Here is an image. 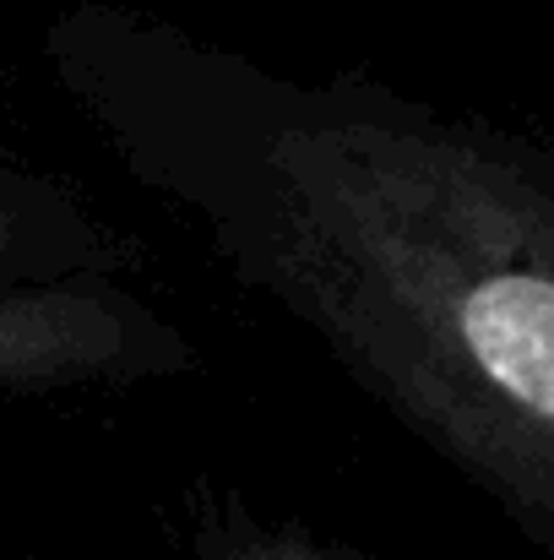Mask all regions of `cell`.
I'll use <instances>...</instances> for the list:
<instances>
[{
	"label": "cell",
	"instance_id": "obj_3",
	"mask_svg": "<svg viewBox=\"0 0 554 560\" xmlns=\"http://www.w3.org/2000/svg\"><path fill=\"white\" fill-rule=\"evenodd\" d=\"M217 560H338V556H321V550L294 545V539H239L234 550H223Z\"/></svg>",
	"mask_w": 554,
	"mask_h": 560
},
{
	"label": "cell",
	"instance_id": "obj_2",
	"mask_svg": "<svg viewBox=\"0 0 554 560\" xmlns=\"http://www.w3.org/2000/svg\"><path fill=\"white\" fill-rule=\"evenodd\" d=\"M158 338L169 332L98 289L0 294V392L131 365L137 354H158Z\"/></svg>",
	"mask_w": 554,
	"mask_h": 560
},
{
	"label": "cell",
	"instance_id": "obj_1",
	"mask_svg": "<svg viewBox=\"0 0 554 560\" xmlns=\"http://www.w3.org/2000/svg\"><path fill=\"white\" fill-rule=\"evenodd\" d=\"M256 267L506 501L554 517V186L468 131L278 126Z\"/></svg>",
	"mask_w": 554,
	"mask_h": 560
},
{
	"label": "cell",
	"instance_id": "obj_4",
	"mask_svg": "<svg viewBox=\"0 0 554 560\" xmlns=\"http://www.w3.org/2000/svg\"><path fill=\"white\" fill-rule=\"evenodd\" d=\"M5 240H11V218L0 212V245H5Z\"/></svg>",
	"mask_w": 554,
	"mask_h": 560
}]
</instances>
